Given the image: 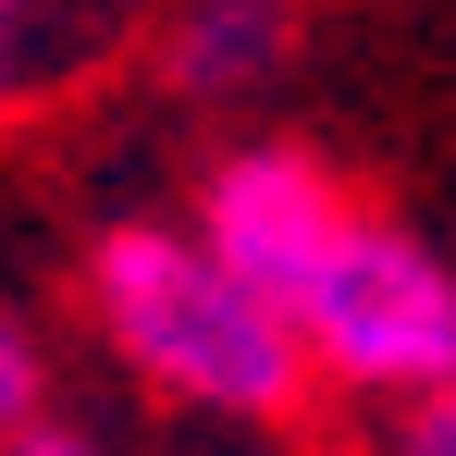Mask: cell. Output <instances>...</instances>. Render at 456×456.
<instances>
[{
	"label": "cell",
	"instance_id": "3957f363",
	"mask_svg": "<svg viewBox=\"0 0 456 456\" xmlns=\"http://www.w3.org/2000/svg\"><path fill=\"white\" fill-rule=\"evenodd\" d=\"M297 62V0H173L160 12V86L185 111H259Z\"/></svg>",
	"mask_w": 456,
	"mask_h": 456
},
{
	"label": "cell",
	"instance_id": "7a4b0ae2",
	"mask_svg": "<svg viewBox=\"0 0 456 456\" xmlns=\"http://www.w3.org/2000/svg\"><path fill=\"white\" fill-rule=\"evenodd\" d=\"M284 333L321 395H358L382 419L444 407L456 395V259L419 223H395L370 198H346V223L321 234L284 284Z\"/></svg>",
	"mask_w": 456,
	"mask_h": 456
},
{
	"label": "cell",
	"instance_id": "8992f818",
	"mask_svg": "<svg viewBox=\"0 0 456 456\" xmlns=\"http://www.w3.org/2000/svg\"><path fill=\"white\" fill-rule=\"evenodd\" d=\"M370 456H456V395L444 407H407V419H382V444Z\"/></svg>",
	"mask_w": 456,
	"mask_h": 456
},
{
	"label": "cell",
	"instance_id": "5b68a950",
	"mask_svg": "<svg viewBox=\"0 0 456 456\" xmlns=\"http://www.w3.org/2000/svg\"><path fill=\"white\" fill-rule=\"evenodd\" d=\"M50 407H62V395H50V333L0 297V444H12L25 419H50Z\"/></svg>",
	"mask_w": 456,
	"mask_h": 456
},
{
	"label": "cell",
	"instance_id": "52a82bcc",
	"mask_svg": "<svg viewBox=\"0 0 456 456\" xmlns=\"http://www.w3.org/2000/svg\"><path fill=\"white\" fill-rule=\"evenodd\" d=\"M0 456H111V432H86V419H62V407H50V419H25Z\"/></svg>",
	"mask_w": 456,
	"mask_h": 456
},
{
	"label": "cell",
	"instance_id": "277c9868",
	"mask_svg": "<svg viewBox=\"0 0 456 456\" xmlns=\"http://www.w3.org/2000/svg\"><path fill=\"white\" fill-rule=\"evenodd\" d=\"M86 50H99V0H0V99H37Z\"/></svg>",
	"mask_w": 456,
	"mask_h": 456
},
{
	"label": "cell",
	"instance_id": "6da1fadb",
	"mask_svg": "<svg viewBox=\"0 0 456 456\" xmlns=\"http://www.w3.org/2000/svg\"><path fill=\"white\" fill-rule=\"evenodd\" d=\"M75 297H86V333L111 346V370L136 382L149 407H173L185 432H297V407L321 395L284 333V308L259 284H234L223 259L198 247L185 223L160 210H124V223L86 234L75 259Z\"/></svg>",
	"mask_w": 456,
	"mask_h": 456
}]
</instances>
